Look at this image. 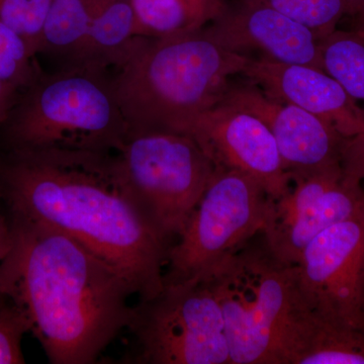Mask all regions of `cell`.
I'll return each mask as SVG.
<instances>
[{"mask_svg":"<svg viewBox=\"0 0 364 364\" xmlns=\"http://www.w3.org/2000/svg\"><path fill=\"white\" fill-rule=\"evenodd\" d=\"M0 202L80 243L148 301L164 289L171 246L114 151L0 149Z\"/></svg>","mask_w":364,"mask_h":364,"instance_id":"1","label":"cell"},{"mask_svg":"<svg viewBox=\"0 0 364 364\" xmlns=\"http://www.w3.org/2000/svg\"><path fill=\"white\" fill-rule=\"evenodd\" d=\"M13 245L0 294L20 306L52 364H92L130 324V287L68 235L7 215Z\"/></svg>","mask_w":364,"mask_h":364,"instance_id":"2","label":"cell"},{"mask_svg":"<svg viewBox=\"0 0 364 364\" xmlns=\"http://www.w3.org/2000/svg\"><path fill=\"white\" fill-rule=\"evenodd\" d=\"M250 59L225 50L205 28L176 37H138L112 75L129 134L181 133L222 102L229 78L243 73Z\"/></svg>","mask_w":364,"mask_h":364,"instance_id":"3","label":"cell"},{"mask_svg":"<svg viewBox=\"0 0 364 364\" xmlns=\"http://www.w3.org/2000/svg\"><path fill=\"white\" fill-rule=\"evenodd\" d=\"M254 237L198 280L221 308L230 364H293L309 311L298 267L277 259L262 233Z\"/></svg>","mask_w":364,"mask_h":364,"instance_id":"4","label":"cell"},{"mask_svg":"<svg viewBox=\"0 0 364 364\" xmlns=\"http://www.w3.org/2000/svg\"><path fill=\"white\" fill-rule=\"evenodd\" d=\"M107 70L90 65L42 70L20 91L0 124V149L117 152L129 136V127Z\"/></svg>","mask_w":364,"mask_h":364,"instance_id":"5","label":"cell"},{"mask_svg":"<svg viewBox=\"0 0 364 364\" xmlns=\"http://www.w3.org/2000/svg\"><path fill=\"white\" fill-rule=\"evenodd\" d=\"M257 179L215 168L177 243L170 248L164 286L196 282L220 261L261 233L268 203Z\"/></svg>","mask_w":364,"mask_h":364,"instance_id":"6","label":"cell"},{"mask_svg":"<svg viewBox=\"0 0 364 364\" xmlns=\"http://www.w3.org/2000/svg\"><path fill=\"white\" fill-rule=\"evenodd\" d=\"M133 352L127 363L230 364L221 308L203 280L168 284L133 306Z\"/></svg>","mask_w":364,"mask_h":364,"instance_id":"7","label":"cell"},{"mask_svg":"<svg viewBox=\"0 0 364 364\" xmlns=\"http://www.w3.org/2000/svg\"><path fill=\"white\" fill-rule=\"evenodd\" d=\"M117 153L165 238H178L210 183L214 164L191 136L176 132L129 134Z\"/></svg>","mask_w":364,"mask_h":364,"instance_id":"8","label":"cell"},{"mask_svg":"<svg viewBox=\"0 0 364 364\" xmlns=\"http://www.w3.org/2000/svg\"><path fill=\"white\" fill-rule=\"evenodd\" d=\"M289 176L287 193L268 198L261 233L277 259L298 265L301 253L318 234L363 214L364 189L345 173L342 165Z\"/></svg>","mask_w":364,"mask_h":364,"instance_id":"9","label":"cell"},{"mask_svg":"<svg viewBox=\"0 0 364 364\" xmlns=\"http://www.w3.org/2000/svg\"><path fill=\"white\" fill-rule=\"evenodd\" d=\"M363 260L364 212L315 237L296 265L309 309L364 329Z\"/></svg>","mask_w":364,"mask_h":364,"instance_id":"10","label":"cell"},{"mask_svg":"<svg viewBox=\"0 0 364 364\" xmlns=\"http://www.w3.org/2000/svg\"><path fill=\"white\" fill-rule=\"evenodd\" d=\"M181 133L200 146L215 168L238 170L262 184L277 198L289 188L277 143L267 126L253 114L220 102L198 114Z\"/></svg>","mask_w":364,"mask_h":364,"instance_id":"11","label":"cell"},{"mask_svg":"<svg viewBox=\"0 0 364 364\" xmlns=\"http://www.w3.org/2000/svg\"><path fill=\"white\" fill-rule=\"evenodd\" d=\"M221 102L253 114L267 127L289 174L342 165L347 138L301 107L273 100L255 85L230 86Z\"/></svg>","mask_w":364,"mask_h":364,"instance_id":"12","label":"cell"},{"mask_svg":"<svg viewBox=\"0 0 364 364\" xmlns=\"http://www.w3.org/2000/svg\"><path fill=\"white\" fill-rule=\"evenodd\" d=\"M205 32L227 51L243 56L258 52L259 59L323 70L317 36L269 7L240 2L205 26Z\"/></svg>","mask_w":364,"mask_h":364,"instance_id":"13","label":"cell"},{"mask_svg":"<svg viewBox=\"0 0 364 364\" xmlns=\"http://www.w3.org/2000/svg\"><path fill=\"white\" fill-rule=\"evenodd\" d=\"M243 75L273 100L289 102L334 126L345 136L364 134V112L329 74L311 66L250 59Z\"/></svg>","mask_w":364,"mask_h":364,"instance_id":"14","label":"cell"},{"mask_svg":"<svg viewBox=\"0 0 364 364\" xmlns=\"http://www.w3.org/2000/svg\"><path fill=\"white\" fill-rule=\"evenodd\" d=\"M88 1L91 7L90 28L73 65L104 69L117 67L139 37L132 0Z\"/></svg>","mask_w":364,"mask_h":364,"instance_id":"15","label":"cell"},{"mask_svg":"<svg viewBox=\"0 0 364 364\" xmlns=\"http://www.w3.org/2000/svg\"><path fill=\"white\" fill-rule=\"evenodd\" d=\"M136 35L167 38L202 31L226 14L229 0H132Z\"/></svg>","mask_w":364,"mask_h":364,"instance_id":"16","label":"cell"},{"mask_svg":"<svg viewBox=\"0 0 364 364\" xmlns=\"http://www.w3.org/2000/svg\"><path fill=\"white\" fill-rule=\"evenodd\" d=\"M293 364H364V329L309 310Z\"/></svg>","mask_w":364,"mask_h":364,"instance_id":"17","label":"cell"},{"mask_svg":"<svg viewBox=\"0 0 364 364\" xmlns=\"http://www.w3.org/2000/svg\"><path fill=\"white\" fill-rule=\"evenodd\" d=\"M90 21L88 0H52L41 31L38 54L58 59L61 67L73 65L85 44Z\"/></svg>","mask_w":364,"mask_h":364,"instance_id":"18","label":"cell"},{"mask_svg":"<svg viewBox=\"0 0 364 364\" xmlns=\"http://www.w3.org/2000/svg\"><path fill=\"white\" fill-rule=\"evenodd\" d=\"M323 71L346 91L364 112V40L354 31L335 30L320 40Z\"/></svg>","mask_w":364,"mask_h":364,"instance_id":"19","label":"cell"},{"mask_svg":"<svg viewBox=\"0 0 364 364\" xmlns=\"http://www.w3.org/2000/svg\"><path fill=\"white\" fill-rule=\"evenodd\" d=\"M244 4L269 7L306 26L324 39L337 30L343 16H348L345 0H240Z\"/></svg>","mask_w":364,"mask_h":364,"instance_id":"20","label":"cell"},{"mask_svg":"<svg viewBox=\"0 0 364 364\" xmlns=\"http://www.w3.org/2000/svg\"><path fill=\"white\" fill-rule=\"evenodd\" d=\"M42 72L20 33L0 20V79L23 90Z\"/></svg>","mask_w":364,"mask_h":364,"instance_id":"21","label":"cell"},{"mask_svg":"<svg viewBox=\"0 0 364 364\" xmlns=\"http://www.w3.org/2000/svg\"><path fill=\"white\" fill-rule=\"evenodd\" d=\"M52 0H0V20L20 33L33 56L39 50L41 31Z\"/></svg>","mask_w":364,"mask_h":364,"instance_id":"22","label":"cell"},{"mask_svg":"<svg viewBox=\"0 0 364 364\" xmlns=\"http://www.w3.org/2000/svg\"><path fill=\"white\" fill-rule=\"evenodd\" d=\"M1 296V294H0ZM30 332V323L23 311L11 299L0 298V364L25 363L21 340Z\"/></svg>","mask_w":364,"mask_h":364,"instance_id":"23","label":"cell"},{"mask_svg":"<svg viewBox=\"0 0 364 364\" xmlns=\"http://www.w3.org/2000/svg\"><path fill=\"white\" fill-rule=\"evenodd\" d=\"M342 166L347 176L364 184V134L347 138Z\"/></svg>","mask_w":364,"mask_h":364,"instance_id":"24","label":"cell"},{"mask_svg":"<svg viewBox=\"0 0 364 364\" xmlns=\"http://www.w3.org/2000/svg\"><path fill=\"white\" fill-rule=\"evenodd\" d=\"M20 88L16 87L13 83L0 79V124L6 121L16 98L20 95Z\"/></svg>","mask_w":364,"mask_h":364,"instance_id":"25","label":"cell"},{"mask_svg":"<svg viewBox=\"0 0 364 364\" xmlns=\"http://www.w3.org/2000/svg\"><path fill=\"white\" fill-rule=\"evenodd\" d=\"M13 245V232L9 217L0 210V260L4 259Z\"/></svg>","mask_w":364,"mask_h":364,"instance_id":"26","label":"cell"},{"mask_svg":"<svg viewBox=\"0 0 364 364\" xmlns=\"http://www.w3.org/2000/svg\"><path fill=\"white\" fill-rule=\"evenodd\" d=\"M348 6V16H354L364 11V0H345Z\"/></svg>","mask_w":364,"mask_h":364,"instance_id":"27","label":"cell"},{"mask_svg":"<svg viewBox=\"0 0 364 364\" xmlns=\"http://www.w3.org/2000/svg\"><path fill=\"white\" fill-rule=\"evenodd\" d=\"M354 18H355V25H354L353 30L352 31L358 33V35L364 39V11L363 13L354 16Z\"/></svg>","mask_w":364,"mask_h":364,"instance_id":"28","label":"cell"},{"mask_svg":"<svg viewBox=\"0 0 364 364\" xmlns=\"http://www.w3.org/2000/svg\"><path fill=\"white\" fill-rule=\"evenodd\" d=\"M361 186H363V189H364V184H361ZM363 284H364V260H363Z\"/></svg>","mask_w":364,"mask_h":364,"instance_id":"29","label":"cell"},{"mask_svg":"<svg viewBox=\"0 0 364 364\" xmlns=\"http://www.w3.org/2000/svg\"><path fill=\"white\" fill-rule=\"evenodd\" d=\"M0 298H1V296H0Z\"/></svg>","mask_w":364,"mask_h":364,"instance_id":"30","label":"cell"},{"mask_svg":"<svg viewBox=\"0 0 364 364\" xmlns=\"http://www.w3.org/2000/svg\"><path fill=\"white\" fill-rule=\"evenodd\" d=\"M363 40H364V39H363Z\"/></svg>","mask_w":364,"mask_h":364,"instance_id":"31","label":"cell"}]
</instances>
